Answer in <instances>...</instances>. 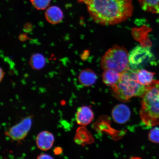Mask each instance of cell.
<instances>
[{
    "mask_svg": "<svg viewBox=\"0 0 159 159\" xmlns=\"http://www.w3.org/2000/svg\"><path fill=\"white\" fill-rule=\"evenodd\" d=\"M148 138L151 142L159 144V128L156 127L153 128L149 133Z\"/></svg>",
    "mask_w": 159,
    "mask_h": 159,
    "instance_id": "e0dca14e",
    "label": "cell"
},
{
    "mask_svg": "<svg viewBox=\"0 0 159 159\" xmlns=\"http://www.w3.org/2000/svg\"><path fill=\"white\" fill-rule=\"evenodd\" d=\"M51 1V0H30L33 7L39 10H43L46 9Z\"/></svg>",
    "mask_w": 159,
    "mask_h": 159,
    "instance_id": "2e32d148",
    "label": "cell"
},
{
    "mask_svg": "<svg viewBox=\"0 0 159 159\" xmlns=\"http://www.w3.org/2000/svg\"><path fill=\"white\" fill-rule=\"evenodd\" d=\"M94 118L93 111L87 106H83L78 108L75 115L77 124L82 126H86L90 124Z\"/></svg>",
    "mask_w": 159,
    "mask_h": 159,
    "instance_id": "ba28073f",
    "label": "cell"
},
{
    "mask_svg": "<svg viewBox=\"0 0 159 159\" xmlns=\"http://www.w3.org/2000/svg\"><path fill=\"white\" fill-rule=\"evenodd\" d=\"M137 70L130 68L121 73L118 83L111 87L113 94L118 100L126 102L132 97H142L144 94L146 86L139 82Z\"/></svg>",
    "mask_w": 159,
    "mask_h": 159,
    "instance_id": "3957f363",
    "label": "cell"
},
{
    "mask_svg": "<svg viewBox=\"0 0 159 159\" xmlns=\"http://www.w3.org/2000/svg\"><path fill=\"white\" fill-rule=\"evenodd\" d=\"M141 8L144 11L159 14V0H138Z\"/></svg>",
    "mask_w": 159,
    "mask_h": 159,
    "instance_id": "5bb4252c",
    "label": "cell"
},
{
    "mask_svg": "<svg viewBox=\"0 0 159 159\" xmlns=\"http://www.w3.org/2000/svg\"><path fill=\"white\" fill-rule=\"evenodd\" d=\"M156 73L141 69L137 70V79L139 82L144 86H148L152 84L154 80V77Z\"/></svg>",
    "mask_w": 159,
    "mask_h": 159,
    "instance_id": "4fadbf2b",
    "label": "cell"
},
{
    "mask_svg": "<svg viewBox=\"0 0 159 159\" xmlns=\"http://www.w3.org/2000/svg\"><path fill=\"white\" fill-rule=\"evenodd\" d=\"M120 75L121 73L116 71L112 70H104L102 74L103 82L105 84L111 87L118 83Z\"/></svg>",
    "mask_w": 159,
    "mask_h": 159,
    "instance_id": "7c38bea8",
    "label": "cell"
},
{
    "mask_svg": "<svg viewBox=\"0 0 159 159\" xmlns=\"http://www.w3.org/2000/svg\"><path fill=\"white\" fill-rule=\"evenodd\" d=\"M130 109L126 105L120 104L115 107L112 111V117L115 122L123 124L130 118Z\"/></svg>",
    "mask_w": 159,
    "mask_h": 159,
    "instance_id": "9c48e42d",
    "label": "cell"
},
{
    "mask_svg": "<svg viewBox=\"0 0 159 159\" xmlns=\"http://www.w3.org/2000/svg\"><path fill=\"white\" fill-rule=\"evenodd\" d=\"M46 59L44 56L40 53H36L32 55L30 59V65L32 68L39 70L44 67L46 65Z\"/></svg>",
    "mask_w": 159,
    "mask_h": 159,
    "instance_id": "9a60e30c",
    "label": "cell"
},
{
    "mask_svg": "<svg viewBox=\"0 0 159 159\" xmlns=\"http://www.w3.org/2000/svg\"><path fill=\"white\" fill-rule=\"evenodd\" d=\"M5 73L4 71L2 70V69L1 68V78H0V81L1 82L4 76Z\"/></svg>",
    "mask_w": 159,
    "mask_h": 159,
    "instance_id": "ffe728a7",
    "label": "cell"
},
{
    "mask_svg": "<svg viewBox=\"0 0 159 159\" xmlns=\"http://www.w3.org/2000/svg\"><path fill=\"white\" fill-rule=\"evenodd\" d=\"M86 5L95 23L103 25L122 23L132 16L134 7L132 0H79Z\"/></svg>",
    "mask_w": 159,
    "mask_h": 159,
    "instance_id": "6da1fadb",
    "label": "cell"
},
{
    "mask_svg": "<svg viewBox=\"0 0 159 159\" xmlns=\"http://www.w3.org/2000/svg\"><path fill=\"white\" fill-rule=\"evenodd\" d=\"M33 116H29L20 122L10 128L6 131V136L13 141L20 142L23 140L28 134L32 125Z\"/></svg>",
    "mask_w": 159,
    "mask_h": 159,
    "instance_id": "8992f818",
    "label": "cell"
},
{
    "mask_svg": "<svg viewBox=\"0 0 159 159\" xmlns=\"http://www.w3.org/2000/svg\"><path fill=\"white\" fill-rule=\"evenodd\" d=\"M152 57L150 48L138 45L129 53V61L130 68L142 69Z\"/></svg>",
    "mask_w": 159,
    "mask_h": 159,
    "instance_id": "5b68a950",
    "label": "cell"
},
{
    "mask_svg": "<svg viewBox=\"0 0 159 159\" xmlns=\"http://www.w3.org/2000/svg\"><path fill=\"white\" fill-rule=\"evenodd\" d=\"M46 19L50 23L56 25L60 23L63 18L62 10L57 6L49 7L45 13Z\"/></svg>",
    "mask_w": 159,
    "mask_h": 159,
    "instance_id": "30bf717a",
    "label": "cell"
},
{
    "mask_svg": "<svg viewBox=\"0 0 159 159\" xmlns=\"http://www.w3.org/2000/svg\"><path fill=\"white\" fill-rule=\"evenodd\" d=\"M97 76L92 70L86 69L81 71L79 75V80L80 84L84 86L89 87L94 84Z\"/></svg>",
    "mask_w": 159,
    "mask_h": 159,
    "instance_id": "8fae6325",
    "label": "cell"
},
{
    "mask_svg": "<svg viewBox=\"0 0 159 159\" xmlns=\"http://www.w3.org/2000/svg\"><path fill=\"white\" fill-rule=\"evenodd\" d=\"M142 98L140 115L142 122L148 127L159 125V80H154L147 86Z\"/></svg>",
    "mask_w": 159,
    "mask_h": 159,
    "instance_id": "7a4b0ae2",
    "label": "cell"
},
{
    "mask_svg": "<svg viewBox=\"0 0 159 159\" xmlns=\"http://www.w3.org/2000/svg\"><path fill=\"white\" fill-rule=\"evenodd\" d=\"M62 149L60 147H57L54 148L53 152L55 155H58L61 154L62 152Z\"/></svg>",
    "mask_w": 159,
    "mask_h": 159,
    "instance_id": "d6986e66",
    "label": "cell"
},
{
    "mask_svg": "<svg viewBox=\"0 0 159 159\" xmlns=\"http://www.w3.org/2000/svg\"><path fill=\"white\" fill-rule=\"evenodd\" d=\"M37 158L38 159H53V158L52 157L50 156V155L48 154H43L39 155V156L37 157Z\"/></svg>",
    "mask_w": 159,
    "mask_h": 159,
    "instance_id": "ac0fdd59",
    "label": "cell"
},
{
    "mask_svg": "<svg viewBox=\"0 0 159 159\" xmlns=\"http://www.w3.org/2000/svg\"><path fill=\"white\" fill-rule=\"evenodd\" d=\"M101 65L104 70H112L121 73L124 72L130 68L129 53L124 47L114 45L103 56Z\"/></svg>",
    "mask_w": 159,
    "mask_h": 159,
    "instance_id": "277c9868",
    "label": "cell"
},
{
    "mask_svg": "<svg viewBox=\"0 0 159 159\" xmlns=\"http://www.w3.org/2000/svg\"><path fill=\"white\" fill-rule=\"evenodd\" d=\"M54 141V136L52 133L48 131H43L38 135L36 143L40 150L46 151L52 148Z\"/></svg>",
    "mask_w": 159,
    "mask_h": 159,
    "instance_id": "52a82bcc",
    "label": "cell"
},
{
    "mask_svg": "<svg viewBox=\"0 0 159 159\" xmlns=\"http://www.w3.org/2000/svg\"></svg>",
    "mask_w": 159,
    "mask_h": 159,
    "instance_id": "44dd1931",
    "label": "cell"
}]
</instances>
